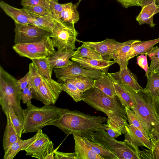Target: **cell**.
I'll return each mask as SVG.
<instances>
[{"mask_svg": "<svg viewBox=\"0 0 159 159\" xmlns=\"http://www.w3.org/2000/svg\"><path fill=\"white\" fill-rule=\"evenodd\" d=\"M23 8L34 19L47 15L50 12L48 10L39 6H28L23 7Z\"/></svg>", "mask_w": 159, "mask_h": 159, "instance_id": "obj_40", "label": "cell"}, {"mask_svg": "<svg viewBox=\"0 0 159 159\" xmlns=\"http://www.w3.org/2000/svg\"><path fill=\"white\" fill-rule=\"evenodd\" d=\"M86 138L110 150L118 159H140L139 148L124 140H116L103 129L98 128L91 131Z\"/></svg>", "mask_w": 159, "mask_h": 159, "instance_id": "obj_6", "label": "cell"}, {"mask_svg": "<svg viewBox=\"0 0 159 159\" xmlns=\"http://www.w3.org/2000/svg\"></svg>", "mask_w": 159, "mask_h": 159, "instance_id": "obj_55", "label": "cell"}, {"mask_svg": "<svg viewBox=\"0 0 159 159\" xmlns=\"http://www.w3.org/2000/svg\"><path fill=\"white\" fill-rule=\"evenodd\" d=\"M85 143L96 154L104 156L107 159H118L117 157L110 150L98 145L85 137H83Z\"/></svg>", "mask_w": 159, "mask_h": 159, "instance_id": "obj_35", "label": "cell"}, {"mask_svg": "<svg viewBox=\"0 0 159 159\" xmlns=\"http://www.w3.org/2000/svg\"><path fill=\"white\" fill-rule=\"evenodd\" d=\"M110 74L115 80L122 85L129 86L136 92L142 88L138 82L137 77L129 70L128 67Z\"/></svg>", "mask_w": 159, "mask_h": 159, "instance_id": "obj_18", "label": "cell"}, {"mask_svg": "<svg viewBox=\"0 0 159 159\" xmlns=\"http://www.w3.org/2000/svg\"><path fill=\"white\" fill-rule=\"evenodd\" d=\"M61 84L51 78H46L43 76L39 86L32 93L33 98L45 105H54L63 91Z\"/></svg>", "mask_w": 159, "mask_h": 159, "instance_id": "obj_11", "label": "cell"}, {"mask_svg": "<svg viewBox=\"0 0 159 159\" xmlns=\"http://www.w3.org/2000/svg\"><path fill=\"white\" fill-rule=\"evenodd\" d=\"M144 89L154 97L159 96V74L153 73L150 74L146 87Z\"/></svg>", "mask_w": 159, "mask_h": 159, "instance_id": "obj_32", "label": "cell"}, {"mask_svg": "<svg viewBox=\"0 0 159 159\" xmlns=\"http://www.w3.org/2000/svg\"><path fill=\"white\" fill-rule=\"evenodd\" d=\"M18 80L0 66V104L5 114L12 106L19 119L24 122L23 109L20 105L22 90Z\"/></svg>", "mask_w": 159, "mask_h": 159, "instance_id": "obj_5", "label": "cell"}, {"mask_svg": "<svg viewBox=\"0 0 159 159\" xmlns=\"http://www.w3.org/2000/svg\"><path fill=\"white\" fill-rule=\"evenodd\" d=\"M82 0H79L78 2L76 4L77 6L78 7L79 4Z\"/></svg>", "mask_w": 159, "mask_h": 159, "instance_id": "obj_52", "label": "cell"}, {"mask_svg": "<svg viewBox=\"0 0 159 159\" xmlns=\"http://www.w3.org/2000/svg\"><path fill=\"white\" fill-rule=\"evenodd\" d=\"M151 143L150 149H146L142 148L143 150H139L140 159H159V138Z\"/></svg>", "mask_w": 159, "mask_h": 159, "instance_id": "obj_33", "label": "cell"}, {"mask_svg": "<svg viewBox=\"0 0 159 159\" xmlns=\"http://www.w3.org/2000/svg\"><path fill=\"white\" fill-rule=\"evenodd\" d=\"M43 133L42 129H40L36 132V133L30 139L22 140L19 138L7 152L4 153L3 158L13 159L19 152L25 150Z\"/></svg>", "mask_w": 159, "mask_h": 159, "instance_id": "obj_20", "label": "cell"}, {"mask_svg": "<svg viewBox=\"0 0 159 159\" xmlns=\"http://www.w3.org/2000/svg\"><path fill=\"white\" fill-rule=\"evenodd\" d=\"M111 77L116 94L122 105L131 109L134 108L136 107V103L133 97L124 85Z\"/></svg>", "mask_w": 159, "mask_h": 159, "instance_id": "obj_22", "label": "cell"}, {"mask_svg": "<svg viewBox=\"0 0 159 159\" xmlns=\"http://www.w3.org/2000/svg\"><path fill=\"white\" fill-rule=\"evenodd\" d=\"M156 4L159 5V0H155Z\"/></svg>", "mask_w": 159, "mask_h": 159, "instance_id": "obj_51", "label": "cell"}, {"mask_svg": "<svg viewBox=\"0 0 159 159\" xmlns=\"http://www.w3.org/2000/svg\"><path fill=\"white\" fill-rule=\"evenodd\" d=\"M32 25L52 33L54 26L53 16L50 12L47 15L33 20Z\"/></svg>", "mask_w": 159, "mask_h": 159, "instance_id": "obj_28", "label": "cell"}, {"mask_svg": "<svg viewBox=\"0 0 159 159\" xmlns=\"http://www.w3.org/2000/svg\"><path fill=\"white\" fill-rule=\"evenodd\" d=\"M129 40L124 42H119L115 39H107L99 42H82L87 46L93 48L101 55L102 59L110 61L111 55L114 51L130 42Z\"/></svg>", "mask_w": 159, "mask_h": 159, "instance_id": "obj_12", "label": "cell"}, {"mask_svg": "<svg viewBox=\"0 0 159 159\" xmlns=\"http://www.w3.org/2000/svg\"><path fill=\"white\" fill-rule=\"evenodd\" d=\"M26 105L27 108L23 110L22 134L37 132L61 116V108L53 105H45L39 107L28 102Z\"/></svg>", "mask_w": 159, "mask_h": 159, "instance_id": "obj_4", "label": "cell"}, {"mask_svg": "<svg viewBox=\"0 0 159 159\" xmlns=\"http://www.w3.org/2000/svg\"><path fill=\"white\" fill-rule=\"evenodd\" d=\"M63 91L68 93L76 102L82 100V93L73 83L66 80L61 83Z\"/></svg>", "mask_w": 159, "mask_h": 159, "instance_id": "obj_38", "label": "cell"}, {"mask_svg": "<svg viewBox=\"0 0 159 159\" xmlns=\"http://www.w3.org/2000/svg\"><path fill=\"white\" fill-rule=\"evenodd\" d=\"M146 55L148 56L151 60L149 67L150 74H152L159 63V47H154L152 50Z\"/></svg>", "mask_w": 159, "mask_h": 159, "instance_id": "obj_41", "label": "cell"}, {"mask_svg": "<svg viewBox=\"0 0 159 159\" xmlns=\"http://www.w3.org/2000/svg\"><path fill=\"white\" fill-rule=\"evenodd\" d=\"M82 100L107 116L106 125L125 134V127L129 124L125 107L117 96L111 97L93 87L82 93Z\"/></svg>", "mask_w": 159, "mask_h": 159, "instance_id": "obj_1", "label": "cell"}, {"mask_svg": "<svg viewBox=\"0 0 159 159\" xmlns=\"http://www.w3.org/2000/svg\"><path fill=\"white\" fill-rule=\"evenodd\" d=\"M141 41L138 39L131 40L129 43L115 50L112 53L111 59L118 64L120 69L127 67L129 62L127 58V52L134 43Z\"/></svg>", "mask_w": 159, "mask_h": 159, "instance_id": "obj_23", "label": "cell"}, {"mask_svg": "<svg viewBox=\"0 0 159 159\" xmlns=\"http://www.w3.org/2000/svg\"><path fill=\"white\" fill-rule=\"evenodd\" d=\"M154 72L157 74H159V63L155 69Z\"/></svg>", "mask_w": 159, "mask_h": 159, "instance_id": "obj_50", "label": "cell"}, {"mask_svg": "<svg viewBox=\"0 0 159 159\" xmlns=\"http://www.w3.org/2000/svg\"><path fill=\"white\" fill-rule=\"evenodd\" d=\"M134 98L136 107L131 109L135 113L151 142L159 138V96H152L144 89L136 92L124 85Z\"/></svg>", "mask_w": 159, "mask_h": 159, "instance_id": "obj_2", "label": "cell"}, {"mask_svg": "<svg viewBox=\"0 0 159 159\" xmlns=\"http://www.w3.org/2000/svg\"><path fill=\"white\" fill-rule=\"evenodd\" d=\"M94 80L92 78L85 77L70 79L66 80L74 84L82 93L93 87Z\"/></svg>", "mask_w": 159, "mask_h": 159, "instance_id": "obj_36", "label": "cell"}, {"mask_svg": "<svg viewBox=\"0 0 159 159\" xmlns=\"http://www.w3.org/2000/svg\"><path fill=\"white\" fill-rule=\"evenodd\" d=\"M93 87L98 89L109 97L117 96L112 78L109 73L98 79L94 80Z\"/></svg>", "mask_w": 159, "mask_h": 159, "instance_id": "obj_24", "label": "cell"}, {"mask_svg": "<svg viewBox=\"0 0 159 159\" xmlns=\"http://www.w3.org/2000/svg\"><path fill=\"white\" fill-rule=\"evenodd\" d=\"M72 61L78 63L86 69L91 70H101L107 74L109 68L116 62L103 59H96L86 58L79 57H72Z\"/></svg>", "mask_w": 159, "mask_h": 159, "instance_id": "obj_16", "label": "cell"}, {"mask_svg": "<svg viewBox=\"0 0 159 159\" xmlns=\"http://www.w3.org/2000/svg\"><path fill=\"white\" fill-rule=\"evenodd\" d=\"M61 117L48 123L55 126L67 134H75L87 138L90 131L98 128L105 130L104 123L107 118L101 116H92L80 111L61 108Z\"/></svg>", "mask_w": 159, "mask_h": 159, "instance_id": "obj_3", "label": "cell"}, {"mask_svg": "<svg viewBox=\"0 0 159 159\" xmlns=\"http://www.w3.org/2000/svg\"></svg>", "mask_w": 159, "mask_h": 159, "instance_id": "obj_54", "label": "cell"}, {"mask_svg": "<svg viewBox=\"0 0 159 159\" xmlns=\"http://www.w3.org/2000/svg\"><path fill=\"white\" fill-rule=\"evenodd\" d=\"M78 6L72 2L65 3L64 8L58 17L61 20L73 24L76 23L80 19L77 8Z\"/></svg>", "mask_w": 159, "mask_h": 159, "instance_id": "obj_25", "label": "cell"}, {"mask_svg": "<svg viewBox=\"0 0 159 159\" xmlns=\"http://www.w3.org/2000/svg\"><path fill=\"white\" fill-rule=\"evenodd\" d=\"M141 11L136 17V20L139 25L147 24L151 27L156 25L153 22V16L159 13V5L155 0H139Z\"/></svg>", "mask_w": 159, "mask_h": 159, "instance_id": "obj_13", "label": "cell"}, {"mask_svg": "<svg viewBox=\"0 0 159 159\" xmlns=\"http://www.w3.org/2000/svg\"><path fill=\"white\" fill-rule=\"evenodd\" d=\"M125 129L124 141L132 144L137 148L142 146L149 149L151 148L150 139L147 138L140 130L133 125L129 124L126 125Z\"/></svg>", "mask_w": 159, "mask_h": 159, "instance_id": "obj_14", "label": "cell"}, {"mask_svg": "<svg viewBox=\"0 0 159 159\" xmlns=\"http://www.w3.org/2000/svg\"><path fill=\"white\" fill-rule=\"evenodd\" d=\"M33 98L31 87L28 85V86L22 90L21 98L24 103L31 102V99Z\"/></svg>", "mask_w": 159, "mask_h": 159, "instance_id": "obj_45", "label": "cell"}, {"mask_svg": "<svg viewBox=\"0 0 159 159\" xmlns=\"http://www.w3.org/2000/svg\"><path fill=\"white\" fill-rule=\"evenodd\" d=\"M15 25V44L39 42L52 36V33L34 25L16 23Z\"/></svg>", "mask_w": 159, "mask_h": 159, "instance_id": "obj_10", "label": "cell"}, {"mask_svg": "<svg viewBox=\"0 0 159 159\" xmlns=\"http://www.w3.org/2000/svg\"><path fill=\"white\" fill-rule=\"evenodd\" d=\"M18 83L20 89H23L27 87L29 84V72L23 78L18 80Z\"/></svg>", "mask_w": 159, "mask_h": 159, "instance_id": "obj_49", "label": "cell"}, {"mask_svg": "<svg viewBox=\"0 0 159 159\" xmlns=\"http://www.w3.org/2000/svg\"><path fill=\"white\" fill-rule=\"evenodd\" d=\"M50 12L58 17L62 11L64 6V4H60L52 0H49Z\"/></svg>", "mask_w": 159, "mask_h": 159, "instance_id": "obj_44", "label": "cell"}, {"mask_svg": "<svg viewBox=\"0 0 159 159\" xmlns=\"http://www.w3.org/2000/svg\"><path fill=\"white\" fill-rule=\"evenodd\" d=\"M54 144L50 140L38 152L31 156L39 159H55Z\"/></svg>", "mask_w": 159, "mask_h": 159, "instance_id": "obj_34", "label": "cell"}, {"mask_svg": "<svg viewBox=\"0 0 159 159\" xmlns=\"http://www.w3.org/2000/svg\"><path fill=\"white\" fill-rule=\"evenodd\" d=\"M53 70L56 77L58 79L57 82L60 83H63L68 79L80 78L90 77L97 80L107 74L102 70L84 69L75 61L66 67L55 69Z\"/></svg>", "mask_w": 159, "mask_h": 159, "instance_id": "obj_9", "label": "cell"}, {"mask_svg": "<svg viewBox=\"0 0 159 159\" xmlns=\"http://www.w3.org/2000/svg\"><path fill=\"white\" fill-rule=\"evenodd\" d=\"M9 118L11 123L19 137L20 138L23 129L24 123L18 118L11 105L9 106L8 113L5 114Z\"/></svg>", "mask_w": 159, "mask_h": 159, "instance_id": "obj_37", "label": "cell"}, {"mask_svg": "<svg viewBox=\"0 0 159 159\" xmlns=\"http://www.w3.org/2000/svg\"><path fill=\"white\" fill-rule=\"evenodd\" d=\"M50 140L47 135L43 133L25 150L26 155L31 156L37 152Z\"/></svg>", "mask_w": 159, "mask_h": 159, "instance_id": "obj_31", "label": "cell"}, {"mask_svg": "<svg viewBox=\"0 0 159 159\" xmlns=\"http://www.w3.org/2000/svg\"><path fill=\"white\" fill-rule=\"evenodd\" d=\"M54 26L51 38L54 47L57 49L74 51L76 49L75 42L78 33L75 28L74 24L64 21L52 14Z\"/></svg>", "mask_w": 159, "mask_h": 159, "instance_id": "obj_7", "label": "cell"}, {"mask_svg": "<svg viewBox=\"0 0 159 159\" xmlns=\"http://www.w3.org/2000/svg\"><path fill=\"white\" fill-rule=\"evenodd\" d=\"M147 56V55L143 54L138 56L136 63L144 70L145 72V75L148 79L149 77L150 72L149 67L148 66Z\"/></svg>", "mask_w": 159, "mask_h": 159, "instance_id": "obj_43", "label": "cell"}, {"mask_svg": "<svg viewBox=\"0 0 159 159\" xmlns=\"http://www.w3.org/2000/svg\"><path fill=\"white\" fill-rule=\"evenodd\" d=\"M159 42V38L152 40L134 43L127 53V60H129L139 54H145L151 51L154 45Z\"/></svg>", "mask_w": 159, "mask_h": 159, "instance_id": "obj_21", "label": "cell"}, {"mask_svg": "<svg viewBox=\"0 0 159 159\" xmlns=\"http://www.w3.org/2000/svg\"><path fill=\"white\" fill-rule=\"evenodd\" d=\"M29 83L28 85L31 87L32 93L38 89L42 80L43 76L39 72L32 62L29 65Z\"/></svg>", "mask_w": 159, "mask_h": 159, "instance_id": "obj_30", "label": "cell"}, {"mask_svg": "<svg viewBox=\"0 0 159 159\" xmlns=\"http://www.w3.org/2000/svg\"><path fill=\"white\" fill-rule=\"evenodd\" d=\"M54 158L55 159H76V155L75 152L67 153L56 151Z\"/></svg>", "mask_w": 159, "mask_h": 159, "instance_id": "obj_46", "label": "cell"}, {"mask_svg": "<svg viewBox=\"0 0 159 159\" xmlns=\"http://www.w3.org/2000/svg\"><path fill=\"white\" fill-rule=\"evenodd\" d=\"M0 7L4 12L14 20L15 23L32 25L34 19L23 8L15 7L3 1L0 2Z\"/></svg>", "mask_w": 159, "mask_h": 159, "instance_id": "obj_15", "label": "cell"}, {"mask_svg": "<svg viewBox=\"0 0 159 159\" xmlns=\"http://www.w3.org/2000/svg\"><path fill=\"white\" fill-rule=\"evenodd\" d=\"M72 57H79L86 58L102 59L100 54L93 48L83 43L78 47Z\"/></svg>", "mask_w": 159, "mask_h": 159, "instance_id": "obj_29", "label": "cell"}, {"mask_svg": "<svg viewBox=\"0 0 159 159\" xmlns=\"http://www.w3.org/2000/svg\"><path fill=\"white\" fill-rule=\"evenodd\" d=\"M51 38L48 37L39 42L15 44L13 48L20 56L31 60L48 57L56 51Z\"/></svg>", "mask_w": 159, "mask_h": 159, "instance_id": "obj_8", "label": "cell"}, {"mask_svg": "<svg viewBox=\"0 0 159 159\" xmlns=\"http://www.w3.org/2000/svg\"><path fill=\"white\" fill-rule=\"evenodd\" d=\"M21 4L23 7L28 6H41L50 11L49 0H22Z\"/></svg>", "mask_w": 159, "mask_h": 159, "instance_id": "obj_42", "label": "cell"}, {"mask_svg": "<svg viewBox=\"0 0 159 159\" xmlns=\"http://www.w3.org/2000/svg\"><path fill=\"white\" fill-rule=\"evenodd\" d=\"M7 123L3 140V147L4 153L20 138L11 124L9 118L6 116Z\"/></svg>", "mask_w": 159, "mask_h": 159, "instance_id": "obj_26", "label": "cell"}, {"mask_svg": "<svg viewBox=\"0 0 159 159\" xmlns=\"http://www.w3.org/2000/svg\"><path fill=\"white\" fill-rule=\"evenodd\" d=\"M40 74L46 78H51L53 71L48 61V57L31 59Z\"/></svg>", "mask_w": 159, "mask_h": 159, "instance_id": "obj_27", "label": "cell"}, {"mask_svg": "<svg viewBox=\"0 0 159 159\" xmlns=\"http://www.w3.org/2000/svg\"><path fill=\"white\" fill-rule=\"evenodd\" d=\"M105 127V130L110 136L114 138H117L122 133L104 124Z\"/></svg>", "mask_w": 159, "mask_h": 159, "instance_id": "obj_48", "label": "cell"}, {"mask_svg": "<svg viewBox=\"0 0 159 159\" xmlns=\"http://www.w3.org/2000/svg\"><path fill=\"white\" fill-rule=\"evenodd\" d=\"M52 0L53 1H55V2H58V0Z\"/></svg>", "mask_w": 159, "mask_h": 159, "instance_id": "obj_53", "label": "cell"}, {"mask_svg": "<svg viewBox=\"0 0 159 159\" xmlns=\"http://www.w3.org/2000/svg\"><path fill=\"white\" fill-rule=\"evenodd\" d=\"M75 52L66 49H58L48 57L51 67L53 69L66 67L71 65L73 61L69 60Z\"/></svg>", "mask_w": 159, "mask_h": 159, "instance_id": "obj_19", "label": "cell"}, {"mask_svg": "<svg viewBox=\"0 0 159 159\" xmlns=\"http://www.w3.org/2000/svg\"><path fill=\"white\" fill-rule=\"evenodd\" d=\"M125 8L134 6H140L139 0H116Z\"/></svg>", "mask_w": 159, "mask_h": 159, "instance_id": "obj_47", "label": "cell"}, {"mask_svg": "<svg viewBox=\"0 0 159 159\" xmlns=\"http://www.w3.org/2000/svg\"><path fill=\"white\" fill-rule=\"evenodd\" d=\"M125 108L127 116V120L129 124L133 125L140 130L147 138L150 139L135 113L128 107L125 106Z\"/></svg>", "mask_w": 159, "mask_h": 159, "instance_id": "obj_39", "label": "cell"}, {"mask_svg": "<svg viewBox=\"0 0 159 159\" xmlns=\"http://www.w3.org/2000/svg\"><path fill=\"white\" fill-rule=\"evenodd\" d=\"M73 135L75 142L74 150L76 155V159H107L95 153L82 136L75 134Z\"/></svg>", "mask_w": 159, "mask_h": 159, "instance_id": "obj_17", "label": "cell"}]
</instances>
